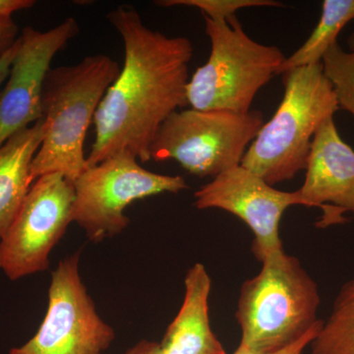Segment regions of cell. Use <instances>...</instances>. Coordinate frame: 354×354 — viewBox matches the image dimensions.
<instances>
[{"label": "cell", "instance_id": "1", "mask_svg": "<svg viewBox=\"0 0 354 354\" xmlns=\"http://www.w3.org/2000/svg\"><path fill=\"white\" fill-rule=\"evenodd\" d=\"M106 19L122 39L124 64L95 114L87 167L123 151L149 162L160 125L188 106L190 39L153 31L129 6L109 11Z\"/></svg>", "mask_w": 354, "mask_h": 354}, {"label": "cell", "instance_id": "2", "mask_svg": "<svg viewBox=\"0 0 354 354\" xmlns=\"http://www.w3.org/2000/svg\"><path fill=\"white\" fill-rule=\"evenodd\" d=\"M259 274L242 283L235 318L241 330L236 351L278 353L320 325L318 286L295 256L283 249L262 260Z\"/></svg>", "mask_w": 354, "mask_h": 354}, {"label": "cell", "instance_id": "3", "mask_svg": "<svg viewBox=\"0 0 354 354\" xmlns=\"http://www.w3.org/2000/svg\"><path fill=\"white\" fill-rule=\"evenodd\" d=\"M120 69L113 57L95 55L48 71L41 97L44 138L32 164L34 181L58 172L74 183L85 171L86 135Z\"/></svg>", "mask_w": 354, "mask_h": 354}, {"label": "cell", "instance_id": "4", "mask_svg": "<svg viewBox=\"0 0 354 354\" xmlns=\"http://www.w3.org/2000/svg\"><path fill=\"white\" fill-rule=\"evenodd\" d=\"M283 100L247 149L241 167L274 186L305 171L314 135L339 111L334 85L323 64L281 74Z\"/></svg>", "mask_w": 354, "mask_h": 354}, {"label": "cell", "instance_id": "5", "mask_svg": "<svg viewBox=\"0 0 354 354\" xmlns=\"http://www.w3.org/2000/svg\"><path fill=\"white\" fill-rule=\"evenodd\" d=\"M203 17L211 53L187 84L188 106L248 113L257 93L277 75L286 57L278 46L251 39L236 16L227 21Z\"/></svg>", "mask_w": 354, "mask_h": 354}, {"label": "cell", "instance_id": "6", "mask_svg": "<svg viewBox=\"0 0 354 354\" xmlns=\"http://www.w3.org/2000/svg\"><path fill=\"white\" fill-rule=\"evenodd\" d=\"M264 124V114L189 109L171 113L160 125L151 160H174L198 177L212 176L241 165L247 149Z\"/></svg>", "mask_w": 354, "mask_h": 354}, {"label": "cell", "instance_id": "7", "mask_svg": "<svg viewBox=\"0 0 354 354\" xmlns=\"http://www.w3.org/2000/svg\"><path fill=\"white\" fill-rule=\"evenodd\" d=\"M74 186L72 221L93 242L121 234L129 225L124 211L132 203L162 193L177 194L188 188L183 176L147 171L127 151L86 167Z\"/></svg>", "mask_w": 354, "mask_h": 354}, {"label": "cell", "instance_id": "8", "mask_svg": "<svg viewBox=\"0 0 354 354\" xmlns=\"http://www.w3.org/2000/svg\"><path fill=\"white\" fill-rule=\"evenodd\" d=\"M75 186L53 172L32 183L22 207L0 239V270L11 279L46 271L50 254L72 221Z\"/></svg>", "mask_w": 354, "mask_h": 354}, {"label": "cell", "instance_id": "9", "mask_svg": "<svg viewBox=\"0 0 354 354\" xmlns=\"http://www.w3.org/2000/svg\"><path fill=\"white\" fill-rule=\"evenodd\" d=\"M80 252L51 274L48 311L36 335L9 354H102L115 339L97 314L79 272Z\"/></svg>", "mask_w": 354, "mask_h": 354}, {"label": "cell", "instance_id": "10", "mask_svg": "<svg viewBox=\"0 0 354 354\" xmlns=\"http://www.w3.org/2000/svg\"><path fill=\"white\" fill-rule=\"evenodd\" d=\"M79 32L73 17L46 32L29 26L23 29L10 72L0 91V147L43 118L41 97L51 62Z\"/></svg>", "mask_w": 354, "mask_h": 354}, {"label": "cell", "instance_id": "11", "mask_svg": "<svg viewBox=\"0 0 354 354\" xmlns=\"http://www.w3.org/2000/svg\"><path fill=\"white\" fill-rule=\"evenodd\" d=\"M198 209L228 212L252 230V252L261 261L272 251L283 249L279 223L291 206H305L299 191L276 189L241 165L218 174L194 194Z\"/></svg>", "mask_w": 354, "mask_h": 354}, {"label": "cell", "instance_id": "12", "mask_svg": "<svg viewBox=\"0 0 354 354\" xmlns=\"http://www.w3.org/2000/svg\"><path fill=\"white\" fill-rule=\"evenodd\" d=\"M301 188L305 207L322 209L317 227L342 225L344 214L354 215V151L342 139L334 116L317 129Z\"/></svg>", "mask_w": 354, "mask_h": 354}, {"label": "cell", "instance_id": "13", "mask_svg": "<svg viewBox=\"0 0 354 354\" xmlns=\"http://www.w3.org/2000/svg\"><path fill=\"white\" fill-rule=\"evenodd\" d=\"M185 295L178 313L160 342L165 354H227L212 330L209 297L212 279L206 267L196 263L186 272Z\"/></svg>", "mask_w": 354, "mask_h": 354}, {"label": "cell", "instance_id": "14", "mask_svg": "<svg viewBox=\"0 0 354 354\" xmlns=\"http://www.w3.org/2000/svg\"><path fill=\"white\" fill-rule=\"evenodd\" d=\"M44 138V120L11 136L0 147V239L22 207L34 179L32 164Z\"/></svg>", "mask_w": 354, "mask_h": 354}, {"label": "cell", "instance_id": "15", "mask_svg": "<svg viewBox=\"0 0 354 354\" xmlns=\"http://www.w3.org/2000/svg\"><path fill=\"white\" fill-rule=\"evenodd\" d=\"M353 19L354 0H325L315 29L293 55L286 58L277 75L299 67L322 64L328 51L337 44L339 32Z\"/></svg>", "mask_w": 354, "mask_h": 354}, {"label": "cell", "instance_id": "16", "mask_svg": "<svg viewBox=\"0 0 354 354\" xmlns=\"http://www.w3.org/2000/svg\"><path fill=\"white\" fill-rule=\"evenodd\" d=\"M310 346L311 354H354V276L342 285Z\"/></svg>", "mask_w": 354, "mask_h": 354}, {"label": "cell", "instance_id": "17", "mask_svg": "<svg viewBox=\"0 0 354 354\" xmlns=\"http://www.w3.org/2000/svg\"><path fill=\"white\" fill-rule=\"evenodd\" d=\"M324 71L334 85L339 109L354 118V51L342 50L335 44L322 60Z\"/></svg>", "mask_w": 354, "mask_h": 354}, {"label": "cell", "instance_id": "18", "mask_svg": "<svg viewBox=\"0 0 354 354\" xmlns=\"http://www.w3.org/2000/svg\"><path fill=\"white\" fill-rule=\"evenodd\" d=\"M160 6L196 7L203 16L216 21H227L236 16L239 9L247 7L283 6V3L274 0H162L156 1Z\"/></svg>", "mask_w": 354, "mask_h": 354}, {"label": "cell", "instance_id": "19", "mask_svg": "<svg viewBox=\"0 0 354 354\" xmlns=\"http://www.w3.org/2000/svg\"><path fill=\"white\" fill-rule=\"evenodd\" d=\"M18 26L13 18H0V57L6 53L18 38Z\"/></svg>", "mask_w": 354, "mask_h": 354}, {"label": "cell", "instance_id": "20", "mask_svg": "<svg viewBox=\"0 0 354 354\" xmlns=\"http://www.w3.org/2000/svg\"><path fill=\"white\" fill-rule=\"evenodd\" d=\"M322 323L320 325L317 326V327L314 328L313 330H310L308 334L305 335L302 339H300L299 341L295 342V344H291V346H288L283 351H279L278 353H268V354H302L305 348L307 346H310L312 341L315 339L317 334H318L319 330H320L321 327H322ZM234 354H259V353H246V351H239L235 349Z\"/></svg>", "mask_w": 354, "mask_h": 354}, {"label": "cell", "instance_id": "21", "mask_svg": "<svg viewBox=\"0 0 354 354\" xmlns=\"http://www.w3.org/2000/svg\"><path fill=\"white\" fill-rule=\"evenodd\" d=\"M35 4L34 0H0V18L12 17L14 13L31 8Z\"/></svg>", "mask_w": 354, "mask_h": 354}, {"label": "cell", "instance_id": "22", "mask_svg": "<svg viewBox=\"0 0 354 354\" xmlns=\"http://www.w3.org/2000/svg\"><path fill=\"white\" fill-rule=\"evenodd\" d=\"M16 50H17V41L4 55L0 57V91L3 87L7 77L9 75V72H10L11 64H12Z\"/></svg>", "mask_w": 354, "mask_h": 354}, {"label": "cell", "instance_id": "23", "mask_svg": "<svg viewBox=\"0 0 354 354\" xmlns=\"http://www.w3.org/2000/svg\"><path fill=\"white\" fill-rule=\"evenodd\" d=\"M122 354H165L158 342L141 341Z\"/></svg>", "mask_w": 354, "mask_h": 354}, {"label": "cell", "instance_id": "24", "mask_svg": "<svg viewBox=\"0 0 354 354\" xmlns=\"http://www.w3.org/2000/svg\"><path fill=\"white\" fill-rule=\"evenodd\" d=\"M348 44L349 51H354V32L348 37Z\"/></svg>", "mask_w": 354, "mask_h": 354}]
</instances>
